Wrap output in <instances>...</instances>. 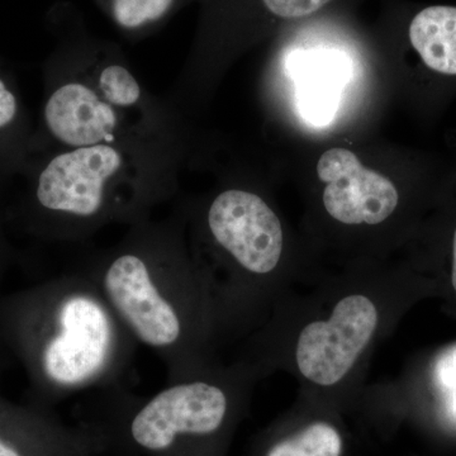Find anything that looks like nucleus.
Returning <instances> with one entry per match:
<instances>
[{
  "instance_id": "4",
  "label": "nucleus",
  "mask_w": 456,
  "mask_h": 456,
  "mask_svg": "<svg viewBox=\"0 0 456 456\" xmlns=\"http://www.w3.org/2000/svg\"><path fill=\"white\" fill-rule=\"evenodd\" d=\"M0 330L29 388L46 397L117 382L137 342L86 273L3 297Z\"/></svg>"
},
{
  "instance_id": "14",
  "label": "nucleus",
  "mask_w": 456,
  "mask_h": 456,
  "mask_svg": "<svg viewBox=\"0 0 456 456\" xmlns=\"http://www.w3.org/2000/svg\"><path fill=\"white\" fill-rule=\"evenodd\" d=\"M4 217L0 213V307H2L3 297L4 294L2 293L3 279H4L5 273L11 263V246L5 236L4 231ZM13 359L9 355L7 346H5L4 340H3L2 330H0V378L7 370L9 365H12Z\"/></svg>"
},
{
  "instance_id": "3",
  "label": "nucleus",
  "mask_w": 456,
  "mask_h": 456,
  "mask_svg": "<svg viewBox=\"0 0 456 456\" xmlns=\"http://www.w3.org/2000/svg\"><path fill=\"white\" fill-rule=\"evenodd\" d=\"M187 151L188 134L41 152L27 165L18 215L29 233L51 241L132 226L173 202Z\"/></svg>"
},
{
  "instance_id": "12",
  "label": "nucleus",
  "mask_w": 456,
  "mask_h": 456,
  "mask_svg": "<svg viewBox=\"0 0 456 456\" xmlns=\"http://www.w3.org/2000/svg\"><path fill=\"white\" fill-rule=\"evenodd\" d=\"M428 380L441 419L456 428V342L431 360Z\"/></svg>"
},
{
  "instance_id": "11",
  "label": "nucleus",
  "mask_w": 456,
  "mask_h": 456,
  "mask_svg": "<svg viewBox=\"0 0 456 456\" xmlns=\"http://www.w3.org/2000/svg\"><path fill=\"white\" fill-rule=\"evenodd\" d=\"M407 40L432 73L456 77V5H428L407 27Z\"/></svg>"
},
{
  "instance_id": "10",
  "label": "nucleus",
  "mask_w": 456,
  "mask_h": 456,
  "mask_svg": "<svg viewBox=\"0 0 456 456\" xmlns=\"http://www.w3.org/2000/svg\"><path fill=\"white\" fill-rule=\"evenodd\" d=\"M345 412L298 397L270 436L261 456H346Z\"/></svg>"
},
{
  "instance_id": "13",
  "label": "nucleus",
  "mask_w": 456,
  "mask_h": 456,
  "mask_svg": "<svg viewBox=\"0 0 456 456\" xmlns=\"http://www.w3.org/2000/svg\"><path fill=\"white\" fill-rule=\"evenodd\" d=\"M175 0H110L114 22L127 31H136L163 20Z\"/></svg>"
},
{
  "instance_id": "1",
  "label": "nucleus",
  "mask_w": 456,
  "mask_h": 456,
  "mask_svg": "<svg viewBox=\"0 0 456 456\" xmlns=\"http://www.w3.org/2000/svg\"><path fill=\"white\" fill-rule=\"evenodd\" d=\"M411 283L386 269H351L294 294L239 358L263 374L285 371L298 397L338 408H360L369 362L403 314Z\"/></svg>"
},
{
  "instance_id": "8",
  "label": "nucleus",
  "mask_w": 456,
  "mask_h": 456,
  "mask_svg": "<svg viewBox=\"0 0 456 456\" xmlns=\"http://www.w3.org/2000/svg\"><path fill=\"white\" fill-rule=\"evenodd\" d=\"M325 184L322 204L332 221L346 227H377L397 213L401 196L391 179L362 167L354 152L331 149L317 164Z\"/></svg>"
},
{
  "instance_id": "7",
  "label": "nucleus",
  "mask_w": 456,
  "mask_h": 456,
  "mask_svg": "<svg viewBox=\"0 0 456 456\" xmlns=\"http://www.w3.org/2000/svg\"><path fill=\"white\" fill-rule=\"evenodd\" d=\"M265 375L248 360L211 368L171 382L132 419L134 440L150 452H164L183 436L211 439L224 431Z\"/></svg>"
},
{
  "instance_id": "15",
  "label": "nucleus",
  "mask_w": 456,
  "mask_h": 456,
  "mask_svg": "<svg viewBox=\"0 0 456 456\" xmlns=\"http://www.w3.org/2000/svg\"><path fill=\"white\" fill-rule=\"evenodd\" d=\"M448 279L449 285L456 296V220L448 241Z\"/></svg>"
},
{
  "instance_id": "9",
  "label": "nucleus",
  "mask_w": 456,
  "mask_h": 456,
  "mask_svg": "<svg viewBox=\"0 0 456 456\" xmlns=\"http://www.w3.org/2000/svg\"><path fill=\"white\" fill-rule=\"evenodd\" d=\"M287 66L296 79L297 107L303 119L316 127L329 125L350 79L353 61L347 51L329 42L296 47L288 53Z\"/></svg>"
},
{
  "instance_id": "5",
  "label": "nucleus",
  "mask_w": 456,
  "mask_h": 456,
  "mask_svg": "<svg viewBox=\"0 0 456 456\" xmlns=\"http://www.w3.org/2000/svg\"><path fill=\"white\" fill-rule=\"evenodd\" d=\"M33 152L188 134L184 114L146 88L121 53L68 46L44 69Z\"/></svg>"
},
{
  "instance_id": "2",
  "label": "nucleus",
  "mask_w": 456,
  "mask_h": 456,
  "mask_svg": "<svg viewBox=\"0 0 456 456\" xmlns=\"http://www.w3.org/2000/svg\"><path fill=\"white\" fill-rule=\"evenodd\" d=\"M86 274L132 338L161 356L170 383L221 362L215 298L191 253L182 208L128 226Z\"/></svg>"
},
{
  "instance_id": "6",
  "label": "nucleus",
  "mask_w": 456,
  "mask_h": 456,
  "mask_svg": "<svg viewBox=\"0 0 456 456\" xmlns=\"http://www.w3.org/2000/svg\"><path fill=\"white\" fill-rule=\"evenodd\" d=\"M200 228L213 261L198 264L211 287L224 346L244 344L290 297L318 281L288 266L283 224L255 191L228 188L216 194Z\"/></svg>"
}]
</instances>
